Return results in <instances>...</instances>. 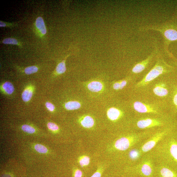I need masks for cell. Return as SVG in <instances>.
<instances>
[{
  "label": "cell",
  "instance_id": "cell-32",
  "mask_svg": "<svg viewBox=\"0 0 177 177\" xmlns=\"http://www.w3.org/2000/svg\"><path fill=\"white\" fill-rule=\"evenodd\" d=\"M126 174V175L127 176L126 177L125 176L124 177H139L136 175H130L128 174Z\"/></svg>",
  "mask_w": 177,
  "mask_h": 177
},
{
  "label": "cell",
  "instance_id": "cell-17",
  "mask_svg": "<svg viewBox=\"0 0 177 177\" xmlns=\"http://www.w3.org/2000/svg\"><path fill=\"white\" fill-rule=\"evenodd\" d=\"M129 156L131 160L136 161L138 160L142 155L138 149H133L129 153Z\"/></svg>",
  "mask_w": 177,
  "mask_h": 177
},
{
  "label": "cell",
  "instance_id": "cell-31",
  "mask_svg": "<svg viewBox=\"0 0 177 177\" xmlns=\"http://www.w3.org/2000/svg\"><path fill=\"white\" fill-rule=\"evenodd\" d=\"M172 63L174 65V66L177 67V60L176 58L173 60Z\"/></svg>",
  "mask_w": 177,
  "mask_h": 177
},
{
  "label": "cell",
  "instance_id": "cell-11",
  "mask_svg": "<svg viewBox=\"0 0 177 177\" xmlns=\"http://www.w3.org/2000/svg\"><path fill=\"white\" fill-rule=\"evenodd\" d=\"M169 104L170 115L174 117L177 114V80L172 81L171 93Z\"/></svg>",
  "mask_w": 177,
  "mask_h": 177
},
{
  "label": "cell",
  "instance_id": "cell-26",
  "mask_svg": "<svg viewBox=\"0 0 177 177\" xmlns=\"http://www.w3.org/2000/svg\"><path fill=\"white\" fill-rule=\"evenodd\" d=\"M38 68L35 66H31L26 68L25 69V72L26 74L30 75L36 73Z\"/></svg>",
  "mask_w": 177,
  "mask_h": 177
},
{
  "label": "cell",
  "instance_id": "cell-13",
  "mask_svg": "<svg viewBox=\"0 0 177 177\" xmlns=\"http://www.w3.org/2000/svg\"><path fill=\"white\" fill-rule=\"evenodd\" d=\"M36 27L43 35L47 33V30L43 18L41 17H38L36 19Z\"/></svg>",
  "mask_w": 177,
  "mask_h": 177
},
{
  "label": "cell",
  "instance_id": "cell-16",
  "mask_svg": "<svg viewBox=\"0 0 177 177\" xmlns=\"http://www.w3.org/2000/svg\"><path fill=\"white\" fill-rule=\"evenodd\" d=\"M65 106L66 109L68 110H75L80 108L81 107V104L76 101H71L66 103Z\"/></svg>",
  "mask_w": 177,
  "mask_h": 177
},
{
  "label": "cell",
  "instance_id": "cell-4",
  "mask_svg": "<svg viewBox=\"0 0 177 177\" xmlns=\"http://www.w3.org/2000/svg\"><path fill=\"white\" fill-rule=\"evenodd\" d=\"M176 122L171 115L163 116H144L135 119L134 126L135 129L147 130L156 128H164L171 125Z\"/></svg>",
  "mask_w": 177,
  "mask_h": 177
},
{
  "label": "cell",
  "instance_id": "cell-18",
  "mask_svg": "<svg viewBox=\"0 0 177 177\" xmlns=\"http://www.w3.org/2000/svg\"><path fill=\"white\" fill-rule=\"evenodd\" d=\"M2 88L5 92L8 94H12L15 90L13 85L10 82H6L2 85Z\"/></svg>",
  "mask_w": 177,
  "mask_h": 177
},
{
  "label": "cell",
  "instance_id": "cell-10",
  "mask_svg": "<svg viewBox=\"0 0 177 177\" xmlns=\"http://www.w3.org/2000/svg\"><path fill=\"white\" fill-rule=\"evenodd\" d=\"M155 177H177V171L165 165H155Z\"/></svg>",
  "mask_w": 177,
  "mask_h": 177
},
{
  "label": "cell",
  "instance_id": "cell-28",
  "mask_svg": "<svg viewBox=\"0 0 177 177\" xmlns=\"http://www.w3.org/2000/svg\"><path fill=\"white\" fill-rule=\"evenodd\" d=\"M83 172L80 169L76 168L75 170L73 177H84Z\"/></svg>",
  "mask_w": 177,
  "mask_h": 177
},
{
  "label": "cell",
  "instance_id": "cell-30",
  "mask_svg": "<svg viewBox=\"0 0 177 177\" xmlns=\"http://www.w3.org/2000/svg\"><path fill=\"white\" fill-rule=\"evenodd\" d=\"M45 105L46 107L50 111H53L55 110V106L52 103L49 102H47L46 103Z\"/></svg>",
  "mask_w": 177,
  "mask_h": 177
},
{
  "label": "cell",
  "instance_id": "cell-5",
  "mask_svg": "<svg viewBox=\"0 0 177 177\" xmlns=\"http://www.w3.org/2000/svg\"><path fill=\"white\" fill-rule=\"evenodd\" d=\"M142 157L139 163L125 169L124 173L139 177H155V165L152 156L148 153Z\"/></svg>",
  "mask_w": 177,
  "mask_h": 177
},
{
  "label": "cell",
  "instance_id": "cell-27",
  "mask_svg": "<svg viewBox=\"0 0 177 177\" xmlns=\"http://www.w3.org/2000/svg\"><path fill=\"white\" fill-rule=\"evenodd\" d=\"M2 43L4 44L18 45V42L16 39L13 38H7L4 39Z\"/></svg>",
  "mask_w": 177,
  "mask_h": 177
},
{
  "label": "cell",
  "instance_id": "cell-7",
  "mask_svg": "<svg viewBox=\"0 0 177 177\" xmlns=\"http://www.w3.org/2000/svg\"><path fill=\"white\" fill-rule=\"evenodd\" d=\"M136 112L142 114H149L159 116L166 114L163 112L160 106L157 104L140 101H135L133 104Z\"/></svg>",
  "mask_w": 177,
  "mask_h": 177
},
{
  "label": "cell",
  "instance_id": "cell-8",
  "mask_svg": "<svg viewBox=\"0 0 177 177\" xmlns=\"http://www.w3.org/2000/svg\"><path fill=\"white\" fill-rule=\"evenodd\" d=\"M172 80L161 81L156 83L153 86V91L156 96L167 99L168 102L171 94Z\"/></svg>",
  "mask_w": 177,
  "mask_h": 177
},
{
  "label": "cell",
  "instance_id": "cell-24",
  "mask_svg": "<svg viewBox=\"0 0 177 177\" xmlns=\"http://www.w3.org/2000/svg\"><path fill=\"white\" fill-rule=\"evenodd\" d=\"M35 148L37 152L40 153L45 154L48 151L47 148L41 144H37L35 147Z\"/></svg>",
  "mask_w": 177,
  "mask_h": 177
},
{
  "label": "cell",
  "instance_id": "cell-15",
  "mask_svg": "<svg viewBox=\"0 0 177 177\" xmlns=\"http://www.w3.org/2000/svg\"><path fill=\"white\" fill-rule=\"evenodd\" d=\"M88 87L91 91L98 92L101 91L103 88L102 84L98 81H93L88 85Z\"/></svg>",
  "mask_w": 177,
  "mask_h": 177
},
{
  "label": "cell",
  "instance_id": "cell-22",
  "mask_svg": "<svg viewBox=\"0 0 177 177\" xmlns=\"http://www.w3.org/2000/svg\"><path fill=\"white\" fill-rule=\"evenodd\" d=\"M127 84L126 80L122 81L120 82H116L113 85V88L116 90H121L125 87Z\"/></svg>",
  "mask_w": 177,
  "mask_h": 177
},
{
  "label": "cell",
  "instance_id": "cell-20",
  "mask_svg": "<svg viewBox=\"0 0 177 177\" xmlns=\"http://www.w3.org/2000/svg\"><path fill=\"white\" fill-rule=\"evenodd\" d=\"M56 70L57 73L59 74H62L65 73L66 70L65 63V60L58 64Z\"/></svg>",
  "mask_w": 177,
  "mask_h": 177
},
{
  "label": "cell",
  "instance_id": "cell-29",
  "mask_svg": "<svg viewBox=\"0 0 177 177\" xmlns=\"http://www.w3.org/2000/svg\"><path fill=\"white\" fill-rule=\"evenodd\" d=\"M47 126L49 129L53 131L57 130L59 129L58 127L56 124L52 122L48 123Z\"/></svg>",
  "mask_w": 177,
  "mask_h": 177
},
{
  "label": "cell",
  "instance_id": "cell-23",
  "mask_svg": "<svg viewBox=\"0 0 177 177\" xmlns=\"http://www.w3.org/2000/svg\"><path fill=\"white\" fill-rule=\"evenodd\" d=\"M105 170V167L104 166L98 167L96 172L91 177H102L103 173Z\"/></svg>",
  "mask_w": 177,
  "mask_h": 177
},
{
  "label": "cell",
  "instance_id": "cell-12",
  "mask_svg": "<svg viewBox=\"0 0 177 177\" xmlns=\"http://www.w3.org/2000/svg\"><path fill=\"white\" fill-rule=\"evenodd\" d=\"M107 116L109 119L112 121H115L120 119L122 115L121 111L115 107L110 108L107 111Z\"/></svg>",
  "mask_w": 177,
  "mask_h": 177
},
{
  "label": "cell",
  "instance_id": "cell-25",
  "mask_svg": "<svg viewBox=\"0 0 177 177\" xmlns=\"http://www.w3.org/2000/svg\"><path fill=\"white\" fill-rule=\"evenodd\" d=\"M22 129L24 132L29 134H33L35 132V130L34 128L27 125H23Z\"/></svg>",
  "mask_w": 177,
  "mask_h": 177
},
{
  "label": "cell",
  "instance_id": "cell-9",
  "mask_svg": "<svg viewBox=\"0 0 177 177\" xmlns=\"http://www.w3.org/2000/svg\"><path fill=\"white\" fill-rule=\"evenodd\" d=\"M159 46L155 44L154 48L152 53L145 60L136 64L132 69V73L137 75L141 73L145 70L156 58L157 54L160 51Z\"/></svg>",
  "mask_w": 177,
  "mask_h": 177
},
{
  "label": "cell",
  "instance_id": "cell-21",
  "mask_svg": "<svg viewBox=\"0 0 177 177\" xmlns=\"http://www.w3.org/2000/svg\"><path fill=\"white\" fill-rule=\"evenodd\" d=\"M90 161V159L89 157L87 156H83L80 157L79 163L81 167L84 168L89 165Z\"/></svg>",
  "mask_w": 177,
  "mask_h": 177
},
{
  "label": "cell",
  "instance_id": "cell-3",
  "mask_svg": "<svg viewBox=\"0 0 177 177\" xmlns=\"http://www.w3.org/2000/svg\"><path fill=\"white\" fill-rule=\"evenodd\" d=\"M155 61L153 68L135 85L136 88H142L146 87L161 75L173 73L176 71L175 66L168 64L164 60L160 51L156 56Z\"/></svg>",
  "mask_w": 177,
  "mask_h": 177
},
{
  "label": "cell",
  "instance_id": "cell-19",
  "mask_svg": "<svg viewBox=\"0 0 177 177\" xmlns=\"http://www.w3.org/2000/svg\"><path fill=\"white\" fill-rule=\"evenodd\" d=\"M32 91L28 89L25 90L22 93V97L24 102H28L30 100L32 96Z\"/></svg>",
  "mask_w": 177,
  "mask_h": 177
},
{
  "label": "cell",
  "instance_id": "cell-1",
  "mask_svg": "<svg viewBox=\"0 0 177 177\" xmlns=\"http://www.w3.org/2000/svg\"><path fill=\"white\" fill-rule=\"evenodd\" d=\"M149 153L157 164L177 171V130L165 137Z\"/></svg>",
  "mask_w": 177,
  "mask_h": 177
},
{
  "label": "cell",
  "instance_id": "cell-2",
  "mask_svg": "<svg viewBox=\"0 0 177 177\" xmlns=\"http://www.w3.org/2000/svg\"><path fill=\"white\" fill-rule=\"evenodd\" d=\"M141 32L154 30L160 32L163 38V49L166 54L174 60L176 58L169 50L170 44L177 41V14L163 23L141 26L139 28Z\"/></svg>",
  "mask_w": 177,
  "mask_h": 177
},
{
  "label": "cell",
  "instance_id": "cell-14",
  "mask_svg": "<svg viewBox=\"0 0 177 177\" xmlns=\"http://www.w3.org/2000/svg\"><path fill=\"white\" fill-rule=\"evenodd\" d=\"M81 124L83 127L90 128L94 126V120L91 117L86 116L83 118L81 121Z\"/></svg>",
  "mask_w": 177,
  "mask_h": 177
},
{
  "label": "cell",
  "instance_id": "cell-6",
  "mask_svg": "<svg viewBox=\"0 0 177 177\" xmlns=\"http://www.w3.org/2000/svg\"><path fill=\"white\" fill-rule=\"evenodd\" d=\"M177 130V122L166 127L162 128L155 131L138 149L142 155L149 152L160 141L170 134L175 132Z\"/></svg>",
  "mask_w": 177,
  "mask_h": 177
}]
</instances>
